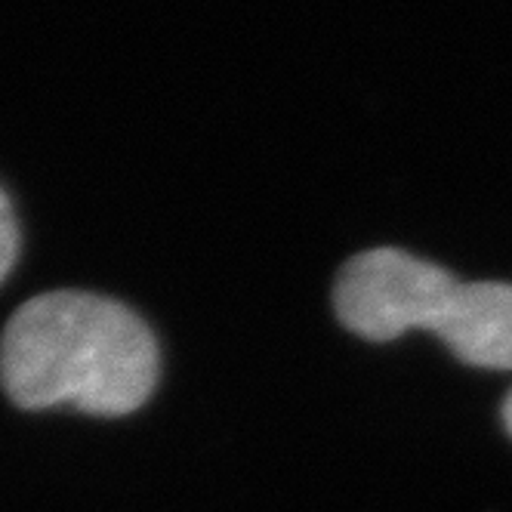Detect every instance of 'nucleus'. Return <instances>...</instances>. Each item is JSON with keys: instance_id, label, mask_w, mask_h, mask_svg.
<instances>
[{"instance_id": "20e7f679", "label": "nucleus", "mask_w": 512, "mask_h": 512, "mask_svg": "<svg viewBox=\"0 0 512 512\" xmlns=\"http://www.w3.org/2000/svg\"><path fill=\"white\" fill-rule=\"evenodd\" d=\"M503 426H506V432L512 435V392L506 395V405H503Z\"/></svg>"}, {"instance_id": "f03ea898", "label": "nucleus", "mask_w": 512, "mask_h": 512, "mask_svg": "<svg viewBox=\"0 0 512 512\" xmlns=\"http://www.w3.org/2000/svg\"><path fill=\"white\" fill-rule=\"evenodd\" d=\"M334 309L361 340L389 343L408 331H429L463 364L512 371V284H463L442 266L380 247L343 266Z\"/></svg>"}, {"instance_id": "f257e3e1", "label": "nucleus", "mask_w": 512, "mask_h": 512, "mask_svg": "<svg viewBox=\"0 0 512 512\" xmlns=\"http://www.w3.org/2000/svg\"><path fill=\"white\" fill-rule=\"evenodd\" d=\"M152 327L118 300L53 290L28 300L0 337V386L25 411L127 417L158 386Z\"/></svg>"}, {"instance_id": "7ed1b4c3", "label": "nucleus", "mask_w": 512, "mask_h": 512, "mask_svg": "<svg viewBox=\"0 0 512 512\" xmlns=\"http://www.w3.org/2000/svg\"><path fill=\"white\" fill-rule=\"evenodd\" d=\"M16 256H19V223L10 198L0 189V284H4V278L16 266Z\"/></svg>"}]
</instances>
